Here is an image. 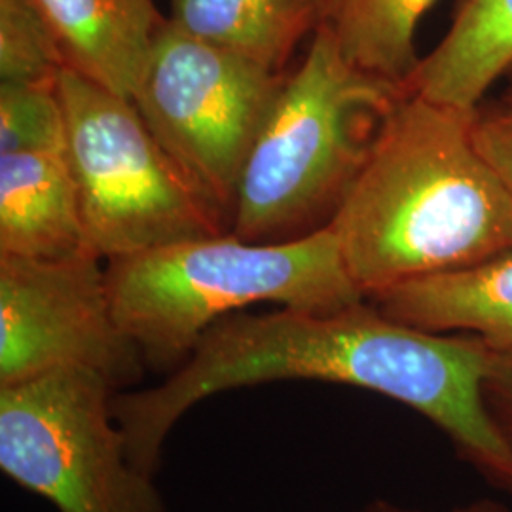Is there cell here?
Segmentation results:
<instances>
[{
	"instance_id": "obj_1",
	"label": "cell",
	"mask_w": 512,
	"mask_h": 512,
	"mask_svg": "<svg viewBox=\"0 0 512 512\" xmlns=\"http://www.w3.org/2000/svg\"><path fill=\"white\" fill-rule=\"evenodd\" d=\"M492 355L476 336L416 329L366 300L329 313L238 311L207 330L162 384L118 391L112 408L129 459L154 476L171 429L203 399L287 380L353 385L427 418L471 469L512 495V450L482 395Z\"/></svg>"
},
{
	"instance_id": "obj_2",
	"label": "cell",
	"mask_w": 512,
	"mask_h": 512,
	"mask_svg": "<svg viewBox=\"0 0 512 512\" xmlns=\"http://www.w3.org/2000/svg\"><path fill=\"white\" fill-rule=\"evenodd\" d=\"M476 112L404 92L329 226L366 298L512 251V192Z\"/></svg>"
},
{
	"instance_id": "obj_3",
	"label": "cell",
	"mask_w": 512,
	"mask_h": 512,
	"mask_svg": "<svg viewBox=\"0 0 512 512\" xmlns=\"http://www.w3.org/2000/svg\"><path fill=\"white\" fill-rule=\"evenodd\" d=\"M112 310L145 363L177 370L220 319L255 304L329 313L366 300L327 226L289 241L230 234L107 260Z\"/></svg>"
},
{
	"instance_id": "obj_4",
	"label": "cell",
	"mask_w": 512,
	"mask_h": 512,
	"mask_svg": "<svg viewBox=\"0 0 512 512\" xmlns=\"http://www.w3.org/2000/svg\"><path fill=\"white\" fill-rule=\"evenodd\" d=\"M403 93L353 67L321 25L241 169L232 234L272 243L327 228Z\"/></svg>"
},
{
	"instance_id": "obj_5",
	"label": "cell",
	"mask_w": 512,
	"mask_h": 512,
	"mask_svg": "<svg viewBox=\"0 0 512 512\" xmlns=\"http://www.w3.org/2000/svg\"><path fill=\"white\" fill-rule=\"evenodd\" d=\"M65 152L86 238L101 260L224 234V215L173 162L135 103L65 67Z\"/></svg>"
},
{
	"instance_id": "obj_6",
	"label": "cell",
	"mask_w": 512,
	"mask_h": 512,
	"mask_svg": "<svg viewBox=\"0 0 512 512\" xmlns=\"http://www.w3.org/2000/svg\"><path fill=\"white\" fill-rule=\"evenodd\" d=\"M118 389L88 368L0 387V469L57 512H164L154 476L129 459Z\"/></svg>"
},
{
	"instance_id": "obj_7",
	"label": "cell",
	"mask_w": 512,
	"mask_h": 512,
	"mask_svg": "<svg viewBox=\"0 0 512 512\" xmlns=\"http://www.w3.org/2000/svg\"><path fill=\"white\" fill-rule=\"evenodd\" d=\"M283 78L167 18L131 101L173 162L226 217Z\"/></svg>"
},
{
	"instance_id": "obj_8",
	"label": "cell",
	"mask_w": 512,
	"mask_h": 512,
	"mask_svg": "<svg viewBox=\"0 0 512 512\" xmlns=\"http://www.w3.org/2000/svg\"><path fill=\"white\" fill-rule=\"evenodd\" d=\"M145 365L114 315L101 258L0 255V387L78 366L120 389Z\"/></svg>"
},
{
	"instance_id": "obj_9",
	"label": "cell",
	"mask_w": 512,
	"mask_h": 512,
	"mask_svg": "<svg viewBox=\"0 0 512 512\" xmlns=\"http://www.w3.org/2000/svg\"><path fill=\"white\" fill-rule=\"evenodd\" d=\"M0 255L95 256L65 148L0 154Z\"/></svg>"
},
{
	"instance_id": "obj_10",
	"label": "cell",
	"mask_w": 512,
	"mask_h": 512,
	"mask_svg": "<svg viewBox=\"0 0 512 512\" xmlns=\"http://www.w3.org/2000/svg\"><path fill=\"white\" fill-rule=\"evenodd\" d=\"M67 67L133 99L165 19L154 0H35Z\"/></svg>"
},
{
	"instance_id": "obj_11",
	"label": "cell",
	"mask_w": 512,
	"mask_h": 512,
	"mask_svg": "<svg viewBox=\"0 0 512 512\" xmlns=\"http://www.w3.org/2000/svg\"><path fill=\"white\" fill-rule=\"evenodd\" d=\"M366 300L404 325L471 334L494 351L512 349V251L463 270L408 281Z\"/></svg>"
},
{
	"instance_id": "obj_12",
	"label": "cell",
	"mask_w": 512,
	"mask_h": 512,
	"mask_svg": "<svg viewBox=\"0 0 512 512\" xmlns=\"http://www.w3.org/2000/svg\"><path fill=\"white\" fill-rule=\"evenodd\" d=\"M512 73V0H461L452 27L404 92L476 112L495 82Z\"/></svg>"
},
{
	"instance_id": "obj_13",
	"label": "cell",
	"mask_w": 512,
	"mask_h": 512,
	"mask_svg": "<svg viewBox=\"0 0 512 512\" xmlns=\"http://www.w3.org/2000/svg\"><path fill=\"white\" fill-rule=\"evenodd\" d=\"M169 19L194 37L281 74L294 48L325 23L327 0H169Z\"/></svg>"
},
{
	"instance_id": "obj_14",
	"label": "cell",
	"mask_w": 512,
	"mask_h": 512,
	"mask_svg": "<svg viewBox=\"0 0 512 512\" xmlns=\"http://www.w3.org/2000/svg\"><path fill=\"white\" fill-rule=\"evenodd\" d=\"M437 0H327L325 23L353 67L406 88L421 57L416 29Z\"/></svg>"
},
{
	"instance_id": "obj_15",
	"label": "cell",
	"mask_w": 512,
	"mask_h": 512,
	"mask_svg": "<svg viewBox=\"0 0 512 512\" xmlns=\"http://www.w3.org/2000/svg\"><path fill=\"white\" fill-rule=\"evenodd\" d=\"M63 48L35 0H0V84H57Z\"/></svg>"
},
{
	"instance_id": "obj_16",
	"label": "cell",
	"mask_w": 512,
	"mask_h": 512,
	"mask_svg": "<svg viewBox=\"0 0 512 512\" xmlns=\"http://www.w3.org/2000/svg\"><path fill=\"white\" fill-rule=\"evenodd\" d=\"M65 148L57 84H0V154Z\"/></svg>"
},
{
	"instance_id": "obj_17",
	"label": "cell",
	"mask_w": 512,
	"mask_h": 512,
	"mask_svg": "<svg viewBox=\"0 0 512 512\" xmlns=\"http://www.w3.org/2000/svg\"><path fill=\"white\" fill-rule=\"evenodd\" d=\"M473 137L512 192V101L505 99L492 109L476 110Z\"/></svg>"
},
{
	"instance_id": "obj_18",
	"label": "cell",
	"mask_w": 512,
	"mask_h": 512,
	"mask_svg": "<svg viewBox=\"0 0 512 512\" xmlns=\"http://www.w3.org/2000/svg\"><path fill=\"white\" fill-rule=\"evenodd\" d=\"M482 395L495 429L512 450V349L494 351Z\"/></svg>"
},
{
	"instance_id": "obj_19",
	"label": "cell",
	"mask_w": 512,
	"mask_h": 512,
	"mask_svg": "<svg viewBox=\"0 0 512 512\" xmlns=\"http://www.w3.org/2000/svg\"><path fill=\"white\" fill-rule=\"evenodd\" d=\"M450 512H512L511 509H507L503 503L494 501V499H476L471 501L467 505H461L456 507Z\"/></svg>"
},
{
	"instance_id": "obj_20",
	"label": "cell",
	"mask_w": 512,
	"mask_h": 512,
	"mask_svg": "<svg viewBox=\"0 0 512 512\" xmlns=\"http://www.w3.org/2000/svg\"><path fill=\"white\" fill-rule=\"evenodd\" d=\"M361 512H423L418 509H406L401 505H395V503H387V501H374L370 503L366 509Z\"/></svg>"
},
{
	"instance_id": "obj_21",
	"label": "cell",
	"mask_w": 512,
	"mask_h": 512,
	"mask_svg": "<svg viewBox=\"0 0 512 512\" xmlns=\"http://www.w3.org/2000/svg\"><path fill=\"white\" fill-rule=\"evenodd\" d=\"M505 99H507V101H512V88H511V92H509V95H507V97H505Z\"/></svg>"
},
{
	"instance_id": "obj_22",
	"label": "cell",
	"mask_w": 512,
	"mask_h": 512,
	"mask_svg": "<svg viewBox=\"0 0 512 512\" xmlns=\"http://www.w3.org/2000/svg\"><path fill=\"white\" fill-rule=\"evenodd\" d=\"M512 74V73H511ZM511 74H509V76H511Z\"/></svg>"
}]
</instances>
